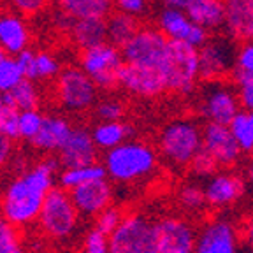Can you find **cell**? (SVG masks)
<instances>
[{
	"mask_svg": "<svg viewBox=\"0 0 253 253\" xmlns=\"http://www.w3.org/2000/svg\"><path fill=\"white\" fill-rule=\"evenodd\" d=\"M115 5L118 7V11H123L132 16H139L146 9V0H115Z\"/></svg>",
	"mask_w": 253,
	"mask_h": 253,
	"instance_id": "43",
	"label": "cell"
},
{
	"mask_svg": "<svg viewBox=\"0 0 253 253\" xmlns=\"http://www.w3.org/2000/svg\"><path fill=\"white\" fill-rule=\"evenodd\" d=\"M185 11L194 23L208 30H216L225 25V2L223 0H190Z\"/></svg>",
	"mask_w": 253,
	"mask_h": 253,
	"instance_id": "22",
	"label": "cell"
},
{
	"mask_svg": "<svg viewBox=\"0 0 253 253\" xmlns=\"http://www.w3.org/2000/svg\"><path fill=\"white\" fill-rule=\"evenodd\" d=\"M186 42H190L192 46L195 47H201L204 46L208 41H210V34H208V28L201 27V25L194 23L192 25V28H190L188 36H186Z\"/></svg>",
	"mask_w": 253,
	"mask_h": 253,
	"instance_id": "44",
	"label": "cell"
},
{
	"mask_svg": "<svg viewBox=\"0 0 253 253\" xmlns=\"http://www.w3.org/2000/svg\"><path fill=\"white\" fill-rule=\"evenodd\" d=\"M202 139H204V150L216 160L220 167L229 169L239 162L243 151L229 125L206 122V125L202 126Z\"/></svg>",
	"mask_w": 253,
	"mask_h": 253,
	"instance_id": "16",
	"label": "cell"
},
{
	"mask_svg": "<svg viewBox=\"0 0 253 253\" xmlns=\"http://www.w3.org/2000/svg\"><path fill=\"white\" fill-rule=\"evenodd\" d=\"M12 141H14V139L7 137L4 132L0 130V170L7 166L9 160H11V157H12V151H14Z\"/></svg>",
	"mask_w": 253,
	"mask_h": 253,
	"instance_id": "45",
	"label": "cell"
},
{
	"mask_svg": "<svg viewBox=\"0 0 253 253\" xmlns=\"http://www.w3.org/2000/svg\"><path fill=\"white\" fill-rule=\"evenodd\" d=\"M245 239L248 243V246L253 248V216H250L248 221L245 223Z\"/></svg>",
	"mask_w": 253,
	"mask_h": 253,
	"instance_id": "46",
	"label": "cell"
},
{
	"mask_svg": "<svg viewBox=\"0 0 253 253\" xmlns=\"http://www.w3.org/2000/svg\"><path fill=\"white\" fill-rule=\"evenodd\" d=\"M194 253H239V232L227 218L206 221L197 232Z\"/></svg>",
	"mask_w": 253,
	"mask_h": 253,
	"instance_id": "12",
	"label": "cell"
},
{
	"mask_svg": "<svg viewBox=\"0 0 253 253\" xmlns=\"http://www.w3.org/2000/svg\"><path fill=\"white\" fill-rule=\"evenodd\" d=\"M83 253H109V236L93 225L84 234Z\"/></svg>",
	"mask_w": 253,
	"mask_h": 253,
	"instance_id": "37",
	"label": "cell"
},
{
	"mask_svg": "<svg viewBox=\"0 0 253 253\" xmlns=\"http://www.w3.org/2000/svg\"><path fill=\"white\" fill-rule=\"evenodd\" d=\"M237 49L227 39L208 41L199 47V65H201V79L216 81L221 76L229 74L236 67Z\"/></svg>",
	"mask_w": 253,
	"mask_h": 253,
	"instance_id": "14",
	"label": "cell"
},
{
	"mask_svg": "<svg viewBox=\"0 0 253 253\" xmlns=\"http://www.w3.org/2000/svg\"><path fill=\"white\" fill-rule=\"evenodd\" d=\"M16 58L20 60V63L25 69V74H27V78L32 79V81L58 78V74L62 72L60 71L58 60L46 51L34 53L27 47L20 55H16Z\"/></svg>",
	"mask_w": 253,
	"mask_h": 253,
	"instance_id": "23",
	"label": "cell"
},
{
	"mask_svg": "<svg viewBox=\"0 0 253 253\" xmlns=\"http://www.w3.org/2000/svg\"><path fill=\"white\" fill-rule=\"evenodd\" d=\"M118 83L126 91L139 97H158L169 90L167 78L160 69L142 67L128 62H123L120 67Z\"/></svg>",
	"mask_w": 253,
	"mask_h": 253,
	"instance_id": "11",
	"label": "cell"
},
{
	"mask_svg": "<svg viewBox=\"0 0 253 253\" xmlns=\"http://www.w3.org/2000/svg\"><path fill=\"white\" fill-rule=\"evenodd\" d=\"M4 104L18 111L36 109L39 106V91L32 79H23L16 88L4 93Z\"/></svg>",
	"mask_w": 253,
	"mask_h": 253,
	"instance_id": "30",
	"label": "cell"
},
{
	"mask_svg": "<svg viewBox=\"0 0 253 253\" xmlns=\"http://www.w3.org/2000/svg\"><path fill=\"white\" fill-rule=\"evenodd\" d=\"M194 21L190 20L186 11L183 9L166 7L158 16V27L166 34L167 39L185 41Z\"/></svg>",
	"mask_w": 253,
	"mask_h": 253,
	"instance_id": "29",
	"label": "cell"
},
{
	"mask_svg": "<svg viewBox=\"0 0 253 253\" xmlns=\"http://www.w3.org/2000/svg\"><path fill=\"white\" fill-rule=\"evenodd\" d=\"M7 2L21 14H36L46 5L47 0H7Z\"/></svg>",
	"mask_w": 253,
	"mask_h": 253,
	"instance_id": "42",
	"label": "cell"
},
{
	"mask_svg": "<svg viewBox=\"0 0 253 253\" xmlns=\"http://www.w3.org/2000/svg\"><path fill=\"white\" fill-rule=\"evenodd\" d=\"M74 126L67 120L58 118V116H46L44 123L37 135L32 139V146L42 153H58L60 148L65 144V141L71 135Z\"/></svg>",
	"mask_w": 253,
	"mask_h": 253,
	"instance_id": "20",
	"label": "cell"
},
{
	"mask_svg": "<svg viewBox=\"0 0 253 253\" xmlns=\"http://www.w3.org/2000/svg\"><path fill=\"white\" fill-rule=\"evenodd\" d=\"M12 253H23V252H21V248H18V250H14Z\"/></svg>",
	"mask_w": 253,
	"mask_h": 253,
	"instance_id": "52",
	"label": "cell"
},
{
	"mask_svg": "<svg viewBox=\"0 0 253 253\" xmlns=\"http://www.w3.org/2000/svg\"><path fill=\"white\" fill-rule=\"evenodd\" d=\"M239 71L245 72H252L253 74V41L243 44L239 49H237V56H236V67Z\"/></svg>",
	"mask_w": 253,
	"mask_h": 253,
	"instance_id": "41",
	"label": "cell"
},
{
	"mask_svg": "<svg viewBox=\"0 0 253 253\" xmlns=\"http://www.w3.org/2000/svg\"><path fill=\"white\" fill-rule=\"evenodd\" d=\"M166 78L169 90L188 95L195 90L197 79L201 78L199 65V47L186 41L169 39V55L166 63Z\"/></svg>",
	"mask_w": 253,
	"mask_h": 253,
	"instance_id": "6",
	"label": "cell"
},
{
	"mask_svg": "<svg viewBox=\"0 0 253 253\" xmlns=\"http://www.w3.org/2000/svg\"><path fill=\"white\" fill-rule=\"evenodd\" d=\"M199 109L206 122L229 125L234 116L241 111V102H239L237 91L216 79V81H210V84H206V88L202 90Z\"/></svg>",
	"mask_w": 253,
	"mask_h": 253,
	"instance_id": "10",
	"label": "cell"
},
{
	"mask_svg": "<svg viewBox=\"0 0 253 253\" xmlns=\"http://www.w3.org/2000/svg\"><path fill=\"white\" fill-rule=\"evenodd\" d=\"M245 178H246V183H248L250 190H252V192H253V158H252V160H250L248 166H246Z\"/></svg>",
	"mask_w": 253,
	"mask_h": 253,
	"instance_id": "48",
	"label": "cell"
},
{
	"mask_svg": "<svg viewBox=\"0 0 253 253\" xmlns=\"http://www.w3.org/2000/svg\"><path fill=\"white\" fill-rule=\"evenodd\" d=\"M97 116L100 122H115V120H122L125 115V107L120 100L107 99L97 104Z\"/></svg>",
	"mask_w": 253,
	"mask_h": 253,
	"instance_id": "40",
	"label": "cell"
},
{
	"mask_svg": "<svg viewBox=\"0 0 253 253\" xmlns=\"http://www.w3.org/2000/svg\"><path fill=\"white\" fill-rule=\"evenodd\" d=\"M153 221L141 213H128L109 234V253H141Z\"/></svg>",
	"mask_w": 253,
	"mask_h": 253,
	"instance_id": "13",
	"label": "cell"
},
{
	"mask_svg": "<svg viewBox=\"0 0 253 253\" xmlns=\"http://www.w3.org/2000/svg\"><path fill=\"white\" fill-rule=\"evenodd\" d=\"M69 192L83 218H95L113 204V186L107 181V178L84 183Z\"/></svg>",
	"mask_w": 253,
	"mask_h": 253,
	"instance_id": "17",
	"label": "cell"
},
{
	"mask_svg": "<svg viewBox=\"0 0 253 253\" xmlns=\"http://www.w3.org/2000/svg\"><path fill=\"white\" fill-rule=\"evenodd\" d=\"M104 166L107 178L118 183H135L150 178L157 170L158 155L146 142L125 141L120 146L106 151Z\"/></svg>",
	"mask_w": 253,
	"mask_h": 253,
	"instance_id": "2",
	"label": "cell"
},
{
	"mask_svg": "<svg viewBox=\"0 0 253 253\" xmlns=\"http://www.w3.org/2000/svg\"><path fill=\"white\" fill-rule=\"evenodd\" d=\"M58 7L65 14L78 18H107L115 0H56Z\"/></svg>",
	"mask_w": 253,
	"mask_h": 253,
	"instance_id": "26",
	"label": "cell"
},
{
	"mask_svg": "<svg viewBox=\"0 0 253 253\" xmlns=\"http://www.w3.org/2000/svg\"><path fill=\"white\" fill-rule=\"evenodd\" d=\"M58 158L47 157L21 170L5 186L0 197V213L18 229L37 221L47 194L55 188Z\"/></svg>",
	"mask_w": 253,
	"mask_h": 253,
	"instance_id": "1",
	"label": "cell"
},
{
	"mask_svg": "<svg viewBox=\"0 0 253 253\" xmlns=\"http://www.w3.org/2000/svg\"><path fill=\"white\" fill-rule=\"evenodd\" d=\"M97 144L93 135L84 126H74L62 148L58 151V162L62 169L93 164L97 160Z\"/></svg>",
	"mask_w": 253,
	"mask_h": 253,
	"instance_id": "18",
	"label": "cell"
},
{
	"mask_svg": "<svg viewBox=\"0 0 253 253\" xmlns=\"http://www.w3.org/2000/svg\"><path fill=\"white\" fill-rule=\"evenodd\" d=\"M20 246V232L18 227L0 213V253H12Z\"/></svg>",
	"mask_w": 253,
	"mask_h": 253,
	"instance_id": "35",
	"label": "cell"
},
{
	"mask_svg": "<svg viewBox=\"0 0 253 253\" xmlns=\"http://www.w3.org/2000/svg\"><path fill=\"white\" fill-rule=\"evenodd\" d=\"M134 134L130 125L123 123L122 120L115 122H99L91 128V135L99 150L109 151L113 148L120 146L122 142L128 141V137Z\"/></svg>",
	"mask_w": 253,
	"mask_h": 253,
	"instance_id": "25",
	"label": "cell"
},
{
	"mask_svg": "<svg viewBox=\"0 0 253 253\" xmlns=\"http://www.w3.org/2000/svg\"><path fill=\"white\" fill-rule=\"evenodd\" d=\"M190 0H164L166 7H172V9H183L185 11L186 5H188Z\"/></svg>",
	"mask_w": 253,
	"mask_h": 253,
	"instance_id": "47",
	"label": "cell"
},
{
	"mask_svg": "<svg viewBox=\"0 0 253 253\" xmlns=\"http://www.w3.org/2000/svg\"><path fill=\"white\" fill-rule=\"evenodd\" d=\"M202 146V126L194 120H174L158 135L160 157L174 169L190 167Z\"/></svg>",
	"mask_w": 253,
	"mask_h": 253,
	"instance_id": "3",
	"label": "cell"
},
{
	"mask_svg": "<svg viewBox=\"0 0 253 253\" xmlns=\"http://www.w3.org/2000/svg\"><path fill=\"white\" fill-rule=\"evenodd\" d=\"M27 79L23 65L20 63V60L12 55H7L0 60V91L7 93L12 88H16L18 84Z\"/></svg>",
	"mask_w": 253,
	"mask_h": 253,
	"instance_id": "32",
	"label": "cell"
},
{
	"mask_svg": "<svg viewBox=\"0 0 253 253\" xmlns=\"http://www.w3.org/2000/svg\"><path fill=\"white\" fill-rule=\"evenodd\" d=\"M79 218L81 214L72 201L71 192L58 185L47 194L37 218V225L47 239L65 241L78 230Z\"/></svg>",
	"mask_w": 253,
	"mask_h": 253,
	"instance_id": "4",
	"label": "cell"
},
{
	"mask_svg": "<svg viewBox=\"0 0 253 253\" xmlns=\"http://www.w3.org/2000/svg\"><path fill=\"white\" fill-rule=\"evenodd\" d=\"M229 126L243 153L253 157V122L250 118L248 111L246 109L239 111L232 118V122L229 123Z\"/></svg>",
	"mask_w": 253,
	"mask_h": 253,
	"instance_id": "31",
	"label": "cell"
},
{
	"mask_svg": "<svg viewBox=\"0 0 253 253\" xmlns=\"http://www.w3.org/2000/svg\"><path fill=\"white\" fill-rule=\"evenodd\" d=\"M4 93H2V91H0V113H2V109H4Z\"/></svg>",
	"mask_w": 253,
	"mask_h": 253,
	"instance_id": "51",
	"label": "cell"
},
{
	"mask_svg": "<svg viewBox=\"0 0 253 253\" xmlns=\"http://www.w3.org/2000/svg\"><path fill=\"white\" fill-rule=\"evenodd\" d=\"M246 178L232 170H221L214 172L213 176L206 179L204 192L208 206L213 210H225L243 199L246 192Z\"/></svg>",
	"mask_w": 253,
	"mask_h": 253,
	"instance_id": "15",
	"label": "cell"
},
{
	"mask_svg": "<svg viewBox=\"0 0 253 253\" xmlns=\"http://www.w3.org/2000/svg\"><path fill=\"white\" fill-rule=\"evenodd\" d=\"M123 62L125 60L122 47L111 42L83 49L79 56V67L93 79V83L100 90H115L120 86L118 71Z\"/></svg>",
	"mask_w": 253,
	"mask_h": 253,
	"instance_id": "7",
	"label": "cell"
},
{
	"mask_svg": "<svg viewBox=\"0 0 253 253\" xmlns=\"http://www.w3.org/2000/svg\"><path fill=\"white\" fill-rule=\"evenodd\" d=\"M71 39L83 51L88 47L109 42L106 18H78L69 28Z\"/></svg>",
	"mask_w": 253,
	"mask_h": 253,
	"instance_id": "21",
	"label": "cell"
},
{
	"mask_svg": "<svg viewBox=\"0 0 253 253\" xmlns=\"http://www.w3.org/2000/svg\"><path fill=\"white\" fill-rule=\"evenodd\" d=\"M225 27L234 39L248 37V27L253 20V0H223Z\"/></svg>",
	"mask_w": 253,
	"mask_h": 253,
	"instance_id": "24",
	"label": "cell"
},
{
	"mask_svg": "<svg viewBox=\"0 0 253 253\" xmlns=\"http://www.w3.org/2000/svg\"><path fill=\"white\" fill-rule=\"evenodd\" d=\"M178 202L183 210L188 211V213L202 211L208 206L204 186L197 185V183H186V185H183L178 192Z\"/></svg>",
	"mask_w": 253,
	"mask_h": 253,
	"instance_id": "33",
	"label": "cell"
},
{
	"mask_svg": "<svg viewBox=\"0 0 253 253\" xmlns=\"http://www.w3.org/2000/svg\"><path fill=\"white\" fill-rule=\"evenodd\" d=\"M218 169H220L218 162L204 150V146H202V150L199 151L197 157H195L194 160H192V164H190L192 174H194L195 178H202V179H208L210 176H213Z\"/></svg>",
	"mask_w": 253,
	"mask_h": 253,
	"instance_id": "36",
	"label": "cell"
},
{
	"mask_svg": "<svg viewBox=\"0 0 253 253\" xmlns=\"http://www.w3.org/2000/svg\"><path fill=\"white\" fill-rule=\"evenodd\" d=\"M107 178V170L104 164H86L78 167H65L58 174V185L65 190H72L79 185L95 181V179Z\"/></svg>",
	"mask_w": 253,
	"mask_h": 253,
	"instance_id": "27",
	"label": "cell"
},
{
	"mask_svg": "<svg viewBox=\"0 0 253 253\" xmlns=\"http://www.w3.org/2000/svg\"><path fill=\"white\" fill-rule=\"evenodd\" d=\"M197 230L183 216H162L151 223L141 253H194Z\"/></svg>",
	"mask_w": 253,
	"mask_h": 253,
	"instance_id": "5",
	"label": "cell"
},
{
	"mask_svg": "<svg viewBox=\"0 0 253 253\" xmlns=\"http://www.w3.org/2000/svg\"><path fill=\"white\" fill-rule=\"evenodd\" d=\"M106 20H107V37H109V42L118 47L125 46L139 30V23L135 20V16L126 14L123 11L111 12Z\"/></svg>",
	"mask_w": 253,
	"mask_h": 253,
	"instance_id": "28",
	"label": "cell"
},
{
	"mask_svg": "<svg viewBox=\"0 0 253 253\" xmlns=\"http://www.w3.org/2000/svg\"><path fill=\"white\" fill-rule=\"evenodd\" d=\"M0 130L14 141L20 139V111L14 107L4 106V109L0 113Z\"/></svg>",
	"mask_w": 253,
	"mask_h": 253,
	"instance_id": "39",
	"label": "cell"
},
{
	"mask_svg": "<svg viewBox=\"0 0 253 253\" xmlns=\"http://www.w3.org/2000/svg\"><path fill=\"white\" fill-rule=\"evenodd\" d=\"M123 216H125V213H123L120 208H116V206L111 204L109 208H106L102 213L97 214V216L93 218L95 227H97V229H100L102 232H106L107 236H109V234L113 232V230H115L120 223H122Z\"/></svg>",
	"mask_w": 253,
	"mask_h": 253,
	"instance_id": "38",
	"label": "cell"
},
{
	"mask_svg": "<svg viewBox=\"0 0 253 253\" xmlns=\"http://www.w3.org/2000/svg\"><path fill=\"white\" fill-rule=\"evenodd\" d=\"M97 84L81 67L63 69L56 79V99L67 111H86L97 100Z\"/></svg>",
	"mask_w": 253,
	"mask_h": 253,
	"instance_id": "9",
	"label": "cell"
},
{
	"mask_svg": "<svg viewBox=\"0 0 253 253\" xmlns=\"http://www.w3.org/2000/svg\"><path fill=\"white\" fill-rule=\"evenodd\" d=\"M122 53L125 62L164 72L169 55V39L160 28H139L137 34L122 47Z\"/></svg>",
	"mask_w": 253,
	"mask_h": 253,
	"instance_id": "8",
	"label": "cell"
},
{
	"mask_svg": "<svg viewBox=\"0 0 253 253\" xmlns=\"http://www.w3.org/2000/svg\"><path fill=\"white\" fill-rule=\"evenodd\" d=\"M248 39L253 41V20H252V23H250V27H248Z\"/></svg>",
	"mask_w": 253,
	"mask_h": 253,
	"instance_id": "49",
	"label": "cell"
},
{
	"mask_svg": "<svg viewBox=\"0 0 253 253\" xmlns=\"http://www.w3.org/2000/svg\"><path fill=\"white\" fill-rule=\"evenodd\" d=\"M46 116L41 113L39 109H27L20 111V139H32L36 137L37 132L41 130V126L44 123Z\"/></svg>",
	"mask_w": 253,
	"mask_h": 253,
	"instance_id": "34",
	"label": "cell"
},
{
	"mask_svg": "<svg viewBox=\"0 0 253 253\" xmlns=\"http://www.w3.org/2000/svg\"><path fill=\"white\" fill-rule=\"evenodd\" d=\"M0 44L12 56L20 55L30 44V28L16 12L0 14Z\"/></svg>",
	"mask_w": 253,
	"mask_h": 253,
	"instance_id": "19",
	"label": "cell"
},
{
	"mask_svg": "<svg viewBox=\"0 0 253 253\" xmlns=\"http://www.w3.org/2000/svg\"><path fill=\"white\" fill-rule=\"evenodd\" d=\"M4 56H7V51H5V47L0 44V60L4 58Z\"/></svg>",
	"mask_w": 253,
	"mask_h": 253,
	"instance_id": "50",
	"label": "cell"
}]
</instances>
